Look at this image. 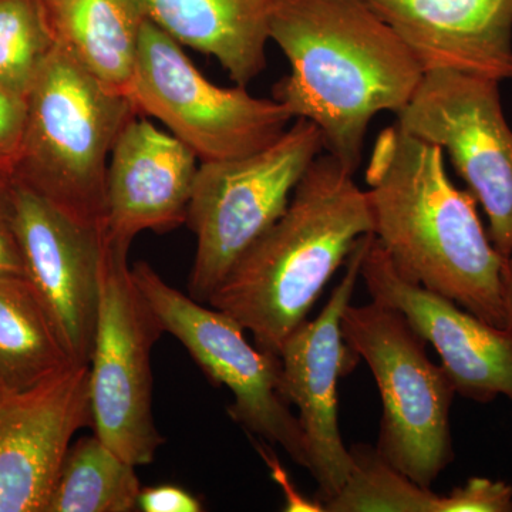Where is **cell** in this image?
I'll list each match as a JSON object with an SVG mask.
<instances>
[{
  "mask_svg": "<svg viewBox=\"0 0 512 512\" xmlns=\"http://www.w3.org/2000/svg\"><path fill=\"white\" fill-rule=\"evenodd\" d=\"M269 40L291 64L274 100L315 124L326 153L356 174L370 121L407 106L420 64L365 0H275Z\"/></svg>",
  "mask_w": 512,
  "mask_h": 512,
  "instance_id": "1",
  "label": "cell"
},
{
  "mask_svg": "<svg viewBox=\"0 0 512 512\" xmlns=\"http://www.w3.org/2000/svg\"><path fill=\"white\" fill-rule=\"evenodd\" d=\"M366 183L373 235L397 272L491 325L510 328L507 259L485 231L476 198L451 183L443 150L393 124L377 137Z\"/></svg>",
  "mask_w": 512,
  "mask_h": 512,
  "instance_id": "2",
  "label": "cell"
},
{
  "mask_svg": "<svg viewBox=\"0 0 512 512\" xmlns=\"http://www.w3.org/2000/svg\"><path fill=\"white\" fill-rule=\"evenodd\" d=\"M373 234L367 192L323 151L284 214L229 269L207 305L237 320L256 348L279 356L360 238Z\"/></svg>",
  "mask_w": 512,
  "mask_h": 512,
  "instance_id": "3",
  "label": "cell"
},
{
  "mask_svg": "<svg viewBox=\"0 0 512 512\" xmlns=\"http://www.w3.org/2000/svg\"><path fill=\"white\" fill-rule=\"evenodd\" d=\"M57 43L28 94L13 178L67 217L106 232V177L120 131L137 116Z\"/></svg>",
  "mask_w": 512,
  "mask_h": 512,
  "instance_id": "4",
  "label": "cell"
},
{
  "mask_svg": "<svg viewBox=\"0 0 512 512\" xmlns=\"http://www.w3.org/2000/svg\"><path fill=\"white\" fill-rule=\"evenodd\" d=\"M342 333L369 366L382 397L377 453L414 483L431 488L454 460L450 409L457 393L450 377L392 306L350 303Z\"/></svg>",
  "mask_w": 512,
  "mask_h": 512,
  "instance_id": "5",
  "label": "cell"
},
{
  "mask_svg": "<svg viewBox=\"0 0 512 512\" xmlns=\"http://www.w3.org/2000/svg\"><path fill=\"white\" fill-rule=\"evenodd\" d=\"M323 151L319 128L296 119L264 150L200 164L187 215L197 238L188 281L192 299L207 303L241 255L281 218L296 185Z\"/></svg>",
  "mask_w": 512,
  "mask_h": 512,
  "instance_id": "6",
  "label": "cell"
},
{
  "mask_svg": "<svg viewBox=\"0 0 512 512\" xmlns=\"http://www.w3.org/2000/svg\"><path fill=\"white\" fill-rule=\"evenodd\" d=\"M126 96L137 113L160 120L201 163L249 156L274 144L293 119L285 106L245 86L210 82L183 45L147 20Z\"/></svg>",
  "mask_w": 512,
  "mask_h": 512,
  "instance_id": "7",
  "label": "cell"
},
{
  "mask_svg": "<svg viewBox=\"0 0 512 512\" xmlns=\"http://www.w3.org/2000/svg\"><path fill=\"white\" fill-rule=\"evenodd\" d=\"M127 255V248L104 235L90 399L94 434L138 467L153 463L165 443L154 420L151 372V352L165 332L134 281Z\"/></svg>",
  "mask_w": 512,
  "mask_h": 512,
  "instance_id": "8",
  "label": "cell"
},
{
  "mask_svg": "<svg viewBox=\"0 0 512 512\" xmlns=\"http://www.w3.org/2000/svg\"><path fill=\"white\" fill-rule=\"evenodd\" d=\"M131 274L164 332L183 343L212 383L228 387L234 397L229 417L252 436L284 448L308 470L305 437L286 393L281 357L251 345L237 320L168 285L148 262L131 266Z\"/></svg>",
  "mask_w": 512,
  "mask_h": 512,
  "instance_id": "9",
  "label": "cell"
},
{
  "mask_svg": "<svg viewBox=\"0 0 512 512\" xmlns=\"http://www.w3.org/2000/svg\"><path fill=\"white\" fill-rule=\"evenodd\" d=\"M403 130L450 157L488 218V235L512 252V128L500 82L453 70L424 73L412 100L396 114Z\"/></svg>",
  "mask_w": 512,
  "mask_h": 512,
  "instance_id": "10",
  "label": "cell"
},
{
  "mask_svg": "<svg viewBox=\"0 0 512 512\" xmlns=\"http://www.w3.org/2000/svg\"><path fill=\"white\" fill-rule=\"evenodd\" d=\"M373 234L357 241L346 261L342 281L335 286L315 319L298 326L282 346L286 393L298 409L308 451L309 473L318 483L316 500L322 505L335 497L353 470L338 420V383L355 370L360 356L343 338L342 316L352 301L360 266Z\"/></svg>",
  "mask_w": 512,
  "mask_h": 512,
  "instance_id": "11",
  "label": "cell"
},
{
  "mask_svg": "<svg viewBox=\"0 0 512 512\" xmlns=\"http://www.w3.org/2000/svg\"><path fill=\"white\" fill-rule=\"evenodd\" d=\"M25 278L52 316L74 362L90 365L100 305L104 235L13 178Z\"/></svg>",
  "mask_w": 512,
  "mask_h": 512,
  "instance_id": "12",
  "label": "cell"
},
{
  "mask_svg": "<svg viewBox=\"0 0 512 512\" xmlns=\"http://www.w3.org/2000/svg\"><path fill=\"white\" fill-rule=\"evenodd\" d=\"M93 427L89 365L0 389V512H46L72 439Z\"/></svg>",
  "mask_w": 512,
  "mask_h": 512,
  "instance_id": "13",
  "label": "cell"
},
{
  "mask_svg": "<svg viewBox=\"0 0 512 512\" xmlns=\"http://www.w3.org/2000/svg\"><path fill=\"white\" fill-rule=\"evenodd\" d=\"M360 276L372 301L392 306L439 353L454 390L487 404L498 396L512 403V329L478 318L440 293L404 278L373 235Z\"/></svg>",
  "mask_w": 512,
  "mask_h": 512,
  "instance_id": "14",
  "label": "cell"
},
{
  "mask_svg": "<svg viewBox=\"0 0 512 512\" xmlns=\"http://www.w3.org/2000/svg\"><path fill=\"white\" fill-rule=\"evenodd\" d=\"M138 116L120 131L106 177V239L127 249L141 232L187 224L200 167L178 138Z\"/></svg>",
  "mask_w": 512,
  "mask_h": 512,
  "instance_id": "15",
  "label": "cell"
},
{
  "mask_svg": "<svg viewBox=\"0 0 512 512\" xmlns=\"http://www.w3.org/2000/svg\"><path fill=\"white\" fill-rule=\"evenodd\" d=\"M424 73L512 79V0H365Z\"/></svg>",
  "mask_w": 512,
  "mask_h": 512,
  "instance_id": "16",
  "label": "cell"
},
{
  "mask_svg": "<svg viewBox=\"0 0 512 512\" xmlns=\"http://www.w3.org/2000/svg\"><path fill=\"white\" fill-rule=\"evenodd\" d=\"M148 19L180 45L214 56L247 87L266 67L275 0H144Z\"/></svg>",
  "mask_w": 512,
  "mask_h": 512,
  "instance_id": "17",
  "label": "cell"
},
{
  "mask_svg": "<svg viewBox=\"0 0 512 512\" xmlns=\"http://www.w3.org/2000/svg\"><path fill=\"white\" fill-rule=\"evenodd\" d=\"M57 43L101 83L126 94L141 32L144 0H45Z\"/></svg>",
  "mask_w": 512,
  "mask_h": 512,
  "instance_id": "18",
  "label": "cell"
},
{
  "mask_svg": "<svg viewBox=\"0 0 512 512\" xmlns=\"http://www.w3.org/2000/svg\"><path fill=\"white\" fill-rule=\"evenodd\" d=\"M74 363L28 279L0 275V389H29Z\"/></svg>",
  "mask_w": 512,
  "mask_h": 512,
  "instance_id": "19",
  "label": "cell"
},
{
  "mask_svg": "<svg viewBox=\"0 0 512 512\" xmlns=\"http://www.w3.org/2000/svg\"><path fill=\"white\" fill-rule=\"evenodd\" d=\"M136 468L97 434L83 437L64 456L46 512L136 511L143 488Z\"/></svg>",
  "mask_w": 512,
  "mask_h": 512,
  "instance_id": "20",
  "label": "cell"
},
{
  "mask_svg": "<svg viewBox=\"0 0 512 512\" xmlns=\"http://www.w3.org/2000/svg\"><path fill=\"white\" fill-rule=\"evenodd\" d=\"M353 470L335 497L322 505L328 512H456L453 494H436L414 483L380 457L376 447L350 448Z\"/></svg>",
  "mask_w": 512,
  "mask_h": 512,
  "instance_id": "21",
  "label": "cell"
},
{
  "mask_svg": "<svg viewBox=\"0 0 512 512\" xmlns=\"http://www.w3.org/2000/svg\"><path fill=\"white\" fill-rule=\"evenodd\" d=\"M57 45L45 0H0V84L28 97Z\"/></svg>",
  "mask_w": 512,
  "mask_h": 512,
  "instance_id": "22",
  "label": "cell"
},
{
  "mask_svg": "<svg viewBox=\"0 0 512 512\" xmlns=\"http://www.w3.org/2000/svg\"><path fill=\"white\" fill-rule=\"evenodd\" d=\"M28 119V97L0 84V170L13 174Z\"/></svg>",
  "mask_w": 512,
  "mask_h": 512,
  "instance_id": "23",
  "label": "cell"
},
{
  "mask_svg": "<svg viewBox=\"0 0 512 512\" xmlns=\"http://www.w3.org/2000/svg\"><path fill=\"white\" fill-rule=\"evenodd\" d=\"M0 275L25 276L15 228L13 174L0 170Z\"/></svg>",
  "mask_w": 512,
  "mask_h": 512,
  "instance_id": "24",
  "label": "cell"
},
{
  "mask_svg": "<svg viewBox=\"0 0 512 512\" xmlns=\"http://www.w3.org/2000/svg\"><path fill=\"white\" fill-rule=\"evenodd\" d=\"M138 510L144 512H200L201 501L177 485L165 484L141 488Z\"/></svg>",
  "mask_w": 512,
  "mask_h": 512,
  "instance_id": "25",
  "label": "cell"
},
{
  "mask_svg": "<svg viewBox=\"0 0 512 512\" xmlns=\"http://www.w3.org/2000/svg\"><path fill=\"white\" fill-rule=\"evenodd\" d=\"M504 301L507 308L508 322L512 329V252L505 261L504 269Z\"/></svg>",
  "mask_w": 512,
  "mask_h": 512,
  "instance_id": "26",
  "label": "cell"
}]
</instances>
